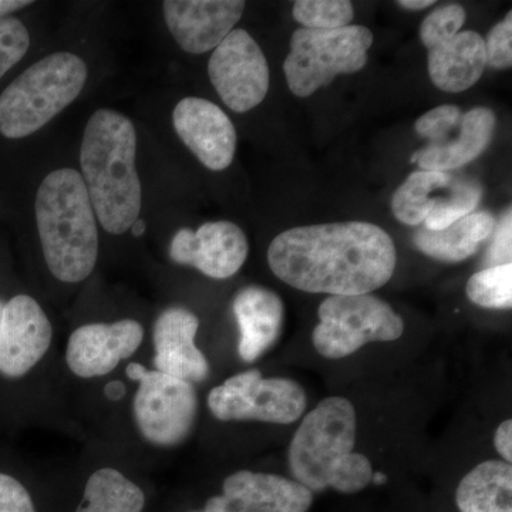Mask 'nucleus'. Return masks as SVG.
Segmentation results:
<instances>
[{
	"mask_svg": "<svg viewBox=\"0 0 512 512\" xmlns=\"http://www.w3.org/2000/svg\"><path fill=\"white\" fill-rule=\"evenodd\" d=\"M35 215L50 272L66 284L89 278L99 256V231L82 175L73 168L47 175L37 188Z\"/></svg>",
	"mask_w": 512,
	"mask_h": 512,
	"instance_id": "20e7f679",
	"label": "nucleus"
},
{
	"mask_svg": "<svg viewBox=\"0 0 512 512\" xmlns=\"http://www.w3.org/2000/svg\"><path fill=\"white\" fill-rule=\"evenodd\" d=\"M386 481H387L386 474H383V473H373L372 483H375L377 485H382V484L386 483Z\"/></svg>",
	"mask_w": 512,
	"mask_h": 512,
	"instance_id": "58836bf2",
	"label": "nucleus"
},
{
	"mask_svg": "<svg viewBox=\"0 0 512 512\" xmlns=\"http://www.w3.org/2000/svg\"><path fill=\"white\" fill-rule=\"evenodd\" d=\"M372 45L373 33L365 26L295 30L284 63L289 90L295 96L309 97L329 86L339 74L360 72Z\"/></svg>",
	"mask_w": 512,
	"mask_h": 512,
	"instance_id": "423d86ee",
	"label": "nucleus"
},
{
	"mask_svg": "<svg viewBox=\"0 0 512 512\" xmlns=\"http://www.w3.org/2000/svg\"><path fill=\"white\" fill-rule=\"evenodd\" d=\"M356 410L345 397L322 400L303 417L289 446L288 460L293 480L320 493L333 488L355 494L372 483L369 458L355 453Z\"/></svg>",
	"mask_w": 512,
	"mask_h": 512,
	"instance_id": "7ed1b4c3",
	"label": "nucleus"
},
{
	"mask_svg": "<svg viewBox=\"0 0 512 512\" xmlns=\"http://www.w3.org/2000/svg\"><path fill=\"white\" fill-rule=\"evenodd\" d=\"M461 512H512V466L500 460L478 464L457 487Z\"/></svg>",
	"mask_w": 512,
	"mask_h": 512,
	"instance_id": "4be33fe9",
	"label": "nucleus"
},
{
	"mask_svg": "<svg viewBox=\"0 0 512 512\" xmlns=\"http://www.w3.org/2000/svg\"><path fill=\"white\" fill-rule=\"evenodd\" d=\"M127 376L138 382L134 419L144 439L163 447L183 443L197 419L198 399L194 386L138 363L128 365Z\"/></svg>",
	"mask_w": 512,
	"mask_h": 512,
	"instance_id": "6e6552de",
	"label": "nucleus"
},
{
	"mask_svg": "<svg viewBox=\"0 0 512 512\" xmlns=\"http://www.w3.org/2000/svg\"><path fill=\"white\" fill-rule=\"evenodd\" d=\"M136 154L133 121L110 109L90 117L80 148V175L97 221L109 234H126L140 217L143 194Z\"/></svg>",
	"mask_w": 512,
	"mask_h": 512,
	"instance_id": "f03ea898",
	"label": "nucleus"
},
{
	"mask_svg": "<svg viewBox=\"0 0 512 512\" xmlns=\"http://www.w3.org/2000/svg\"><path fill=\"white\" fill-rule=\"evenodd\" d=\"M146 228H147V225H146V222H144L143 220H140V218H138V220L136 222H134L133 225H131V232H133V235L134 237H141V235L144 234V232H146Z\"/></svg>",
	"mask_w": 512,
	"mask_h": 512,
	"instance_id": "4c0bfd02",
	"label": "nucleus"
},
{
	"mask_svg": "<svg viewBox=\"0 0 512 512\" xmlns=\"http://www.w3.org/2000/svg\"><path fill=\"white\" fill-rule=\"evenodd\" d=\"M3 306H5V305H3L2 302H0V320H2Z\"/></svg>",
	"mask_w": 512,
	"mask_h": 512,
	"instance_id": "ea45409f",
	"label": "nucleus"
},
{
	"mask_svg": "<svg viewBox=\"0 0 512 512\" xmlns=\"http://www.w3.org/2000/svg\"><path fill=\"white\" fill-rule=\"evenodd\" d=\"M245 6L241 0H165L163 13L177 45L190 55H202L234 30Z\"/></svg>",
	"mask_w": 512,
	"mask_h": 512,
	"instance_id": "dca6fc26",
	"label": "nucleus"
},
{
	"mask_svg": "<svg viewBox=\"0 0 512 512\" xmlns=\"http://www.w3.org/2000/svg\"><path fill=\"white\" fill-rule=\"evenodd\" d=\"M429 74L437 89L461 93L471 89L487 67L485 42L473 30H463L429 50Z\"/></svg>",
	"mask_w": 512,
	"mask_h": 512,
	"instance_id": "aec40b11",
	"label": "nucleus"
},
{
	"mask_svg": "<svg viewBox=\"0 0 512 512\" xmlns=\"http://www.w3.org/2000/svg\"><path fill=\"white\" fill-rule=\"evenodd\" d=\"M464 23H466V10L463 6L453 3V5L434 9L421 23V42L427 50H430L431 47L440 45L460 33Z\"/></svg>",
	"mask_w": 512,
	"mask_h": 512,
	"instance_id": "cd10ccee",
	"label": "nucleus"
},
{
	"mask_svg": "<svg viewBox=\"0 0 512 512\" xmlns=\"http://www.w3.org/2000/svg\"><path fill=\"white\" fill-rule=\"evenodd\" d=\"M87 74L84 60L70 52L32 64L0 94V134L12 140L35 134L79 97Z\"/></svg>",
	"mask_w": 512,
	"mask_h": 512,
	"instance_id": "39448f33",
	"label": "nucleus"
},
{
	"mask_svg": "<svg viewBox=\"0 0 512 512\" xmlns=\"http://www.w3.org/2000/svg\"><path fill=\"white\" fill-rule=\"evenodd\" d=\"M318 315L312 343L326 359H343L367 343L393 342L404 332L403 319L392 306L370 293L329 296Z\"/></svg>",
	"mask_w": 512,
	"mask_h": 512,
	"instance_id": "0eeeda50",
	"label": "nucleus"
},
{
	"mask_svg": "<svg viewBox=\"0 0 512 512\" xmlns=\"http://www.w3.org/2000/svg\"><path fill=\"white\" fill-rule=\"evenodd\" d=\"M0 512H36L25 485L15 477L0 473Z\"/></svg>",
	"mask_w": 512,
	"mask_h": 512,
	"instance_id": "2f4dec72",
	"label": "nucleus"
},
{
	"mask_svg": "<svg viewBox=\"0 0 512 512\" xmlns=\"http://www.w3.org/2000/svg\"><path fill=\"white\" fill-rule=\"evenodd\" d=\"M450 173L440 171H416L410 174L392 198V211L394 217L403 224L416 227L423 224L433 205L434 192L448 187L453 181Z\"/></svg>",
	"mask_w": 512,
	"mask_h": 512,
	"instance_id": "b1692460",
	"label": "nucleus"
},
{
	"mask_svg": "<svg viewBox=\"0 0 512 512\" xmlns=\"http://www.w3.org/2000/svg\"><path fill=\"white\" fill-rule=\"evenodd\" d=\"M143 490L114 468H101L84 488L83 504L76 512H143Z\"/></svg>",
	"mask_w": 512,
	"mask_h": 512,
	"instance_id": "5701e85b",
	"label": "nucleus"
},
{
	"mask_svg": "<svg viewBox=\"0 0 512 512\" xmlns=\"http://www.w3.org/2000/svg\"><path fill=\"white\" fill-rule=\"evenodd\" d=\"M232 309L241 332L239 356L245 362H255L281 336L285 316L284 303L271 289L247 286L235 296Z\"/></svg>",
	"mask_w": 512,
	"mask_h": 512,
	"instance_id": "a211bd4d",
	"label": "nucleus"
},
{
	"mask_svg": "<svg viewBox=\"0 0 512 512\" xmlns=\"http://www.w3.org/2000/svg\"><path fill=\"white\" fill-rule=\"evenodd\" d=\"M468 299L481 308L511 309L512 306V265H498L485 268L468 279Z\"/></svg>",
	"mask_w": 512,
	"mask_h": 512,
	"instance_id": "a878e982",
	"label": "nucleus"
},
{
	"mask_svg": "<svg viewBox=\"0 0 512 512\" xmlns=\"http://www.w3.org/2000/svg\"><path fill=\"white\" fill-rule=\"evenodd\" d=\"M52 336V323L35 299L16 295L6 302L0 320V375L25 376L46 355Z\"/></svg>",
	"mask_w": 512,
	"mask_h": 512,
	"instance_id": "f8f14e48",
	"label": "nucleus"
},
{
	"mask_svg": "<svg viewBox=\"0 0 512 512\" xmlns=\"http://www.w3.org/2000/svg\"><path fill=\"white\" fill-rule=\"evenodd\" d=\"M208 407L221 421L291 424L306 409L301 384L285 377L264 379L256 369L229 377L208 394Z\"/></svg>",
	"mask_w": 512,
	"mask_h": 512,
	"instance_id": "1a4fd4ad",
	"label": "nucleus"
},
{
	"mask_svg": "<svg viewBox=\"0 0 512 512\" xmlns=\"http://www.w3.org/2000/svg\"><path fill=\"white\" fill-rule=\"evenodd\" d=\"M106 394L110 399H121L124 394V386L120 382H113L106 387Z\"/></svg>",
	"mask_w": 512,
	"mask_h": 512,
	"instance_id": "e433bc0d",
	"label": "nucleus"
},
{
	"mask_svg": "<svg viewBox=\"0 0 512 512\" xmlns=\"http://www.w3.org/2000/svg\"><path fill=\"white\" fill-rule=\"evenodd\" d=\"M200 320L188 309L174 306L160 313L154 325L157 372L194 384L207 380L210 365L195 346Z\"/></svg>",
	"mask_w": 512,
	"mask_h": 512,
	"instance_id": "f3484780",
	"label": "nucleus"
},
{
	"mask_svg": "<svg viewBox=\"0 0 512 512\" xmlns=\"http://www.w3.org/2000/svg\"><path fill=\"white\" fill-rule=\"evenodd\" d=\"M173 124L181 141L208 170H225L234 161L237 131L217 104L185 97L175 106Z\"/></svg>",
	"mask_w": 512,
	"mask_h": 512,
	"instance_id": "2eb2a0df",
	"label": "nucleus"
},
{
	"mask_svg": "<svg viewBox=\"0 0 512 512\" xmlns=\"http://www.w3.org/2000/svg\"><path fill=\"white\" fill-rule=\"evenodd\" d=\"M495 220L490 212H473L441 231L420 229L414 244L424 255L437 261L457 264L476 255L494 234Z\"/></svg>",
	"mask_w": 512,
	"mask_h": 512,
	"instance_id": "412c9836",
	"label": "nucleus"
},
{
	"mask_svg": "<svg viewBox=\"0 0 512 512\" xmlns=\"http://www.w3.org/2000/svg\"><path fill=\"white\" fill-rule=\"evenodd\" d=\"M483 185L471 178H453L446 190L436 195L429 214L424 220V228L441 231L448 225L473 214L483 198Z\"/></svg>",
	"mask_w": 512,
	"mask_h": 512,
	"instance_id": "393cba45",
	"label": "nucleus"
},
{
	"mask_svg": "<svg viewBox=\"0 0 512 512\" xmlns=\"http://www.w3.org/2000/svg\"><path fill=\"white\" fill-rule=\"evenodd\" d=\"M212 86L225 106L247 113L265 100L269 67L264 52L245 29H234L215 47L208 63Z\"/></svg>",
	"mask_w": 512,
	"mask_h": 512,
	"instance_id": "9d476101",
	"label": "nucleus"
},
{
	"mask_svg": "<svg viewBox=\"0 0 512 512\" xmlns=\"http://www.w3.org/2000/svg\"><path fill=\"white\" fill-rule=\"evenodd\" d=\"M392 237L372 222H332L281 232L268 264L286 285L309 293L365 295L392 279Z\"/></svg>",
	"mask_w": 512,
	"mask_h": 512,
	"instance_id": "f257e3e1",
	"label": "nucleus"
},
{
	"mask_svg": "<svg viewBox=\"0 0 512 512\" xmlns=\"http://www.w3.org/2000/svg\"><path fill=\"white\" fill-rule=\"evenodd\" d=\"M494 446L505 463L512 461V420H505L498 426L494 436Z\"/></svg>",
	"mask_w": 512,
	"mask_h": 512,
	"instance_id": "72a5a7b5",
	"label": "nucleus"
},
{
	"mask_svg": "<svg viewBox=\"0 0 512 512\" xmlns=\"http://www.w3.org/2000/svg\"><path fill=\"white\" fill-rule=\"evenodd\" d=\"M495 126L497 119L493 110L474 107L463 114L456 138H450L437 146L421 148L410 161L419 164L423 171L448 173L458 170L473 163L487 150L493 140Z\"/></svg>",
	"mask_w": 512,
	"mask_h": 512,
	"instance_id": "6ab92c4d",
	"label": "nucleus"
},
{
	"mask_svg": "<svg viewBox=\"0 0 512 512\" xmlns=\"http://www.w3.org/2000/svg\"><path fill=\"white\" fill-rule=\"evenodd\" d=\"M143 339V326L133 319L80 326L67 342V366L83 379L109 375L137 352Z\"/></svg>",
	"mask_w": 512,
	"mask_h": 512,
	"instance_id": "4468645a",
	"label": "nucleus"
},
{
	"mask_svg": "<svg viewBox=\"0 0 512 512\" xmlns=\"http://www.w3.org/2000/svg\"><path fill=\"white\" fill-rule=\"evenodd\" d=\"M30 5H33V2H28V0H0V19L6 18V16H10L12 13Z\"/></svg>",
	"mask_w": 512,
	"mask_h": 512,
	"instance_id": "f704fd0d",
	"label": "nucleus"
},
{
	"mask_svg": "<svg viewBox=\"0 0 512 512\" xmlns=\"http://www.w3.org/2000/svg\"><path fill=\"white\" fill-rule=\"evenodd\" d=\"M312 503L311 491L295 480L242 470L224 481L204 512H308Z\"/></svg>",
	"mask_w": 512,
	"mask_h": 512,
	"instance_id": "ddd939ff",
	"label": "nucleus"
},
{
	"mask_svg": "<svg viewBox=\"0 0 512 512\" xmlns=\"http://www.w3.org/2000/svg\"><path fill=\"white\" fill-rule=\"evenodd\" d=\"M434 0H400L397 5L406 10H423L434 5Z\"/></svg>",
	"mask_w": 512,
	"mask_h": 512,
	"instance_id": "c9c22d12",
	"label": "nucleus"
},
{
	"mask_svg": "<svg viewBox=\"0 0 512 512\" xmlns=\"http://www.w3.org/2000/svg\"><path fill=\"white\" fill-rule=\"evenodd\" d=\"M247 235L234 222L217 221L201 225L197 231L183 228L170 244L175 264L194 266L212 279H228L247 261Z\"/></svg>",
	"mask_w": 512,
	"mask_h": 512,
	"instance_id": "9b49d317",
	"label": "nucleus"
},
{
	"mask_svg": "<svg viewBox=\"0 0 512 512\" xmlns=\"http://www.w3.org/2000/svg\"><path fill=\"white\" fill-rule=\"evenodd\" d=\"M512 212L511 208L503 215L500 224L495 229L493 242L488 248L487 259L485 264L487 268L490 266H498L511 264L512 255Z\"/></svg>",
	"mask_w": 512,
	"mask_h": 512,
	"instance_id": "473e14b6",
	"label": "nucleus"
},
{
	"mask_svg": "<svg viewBox=\"0 0 512 512\" xmlns=\"http://www.w3.org/2000/svg\"><path fill=\"white\" fill-rule=\"evenodd\" d=\"M485 42L487 64L498 70L511 69L512 66V13L508 12L504 20L495 25L488 33Z\"/></svg>",
	"mask_w": 512,
	"mask_h": 512,
	"instance_id": "7c9ffc66",
	"label": "nucleus"
},
{
	"mask_svg": "<svg viewBox=\"0 0 512 512\" xmlns=\"http://www.w3.org/2000/svg\"><path fill=\"white\" fill-rule=\"evenodd\" d=\"M292 15L302 28L333 30L350 26L355 9L348 0H298L293 3Z\"/></svg>",
	"mask_w": 512,
	"mask_h": 512,
	"instance_id": "bb28decb",
	"label": "nucleus"
},
{
	"mask_svg": "<svg viewBox=\"0 0 512 512\" xmlns=\"http://www.w3.org/2000/svg\"><path fill=\"white\" fill-rule=\"evenodd\" d=\"M461 119L463 111L460 107L446 104L427 111L416 121L414 128L420 137L429 141V146H434L441 143L460 124Z\"/></svg>",
	"mask_w": 512,
	"mask_h": 512,
	"instance_id": "c756f323",
	"label": "nucleus"
},
{
	"mask_svg": "<svg viewBox=\"0 0 512 512\" xmlns=\"http://www.w3.org/2000/svg\"><path fill=\"white\" fill-rule=\"evenodd\" d=\"M29 46L28 29L18 18L0 19V79L25 57Z\"/></svg>",
	"mask_w": 512,
	"mask_h": 512,
	"instance_id": "c85d7f7f",
	"label": "nucleus"
}]
</instances>
